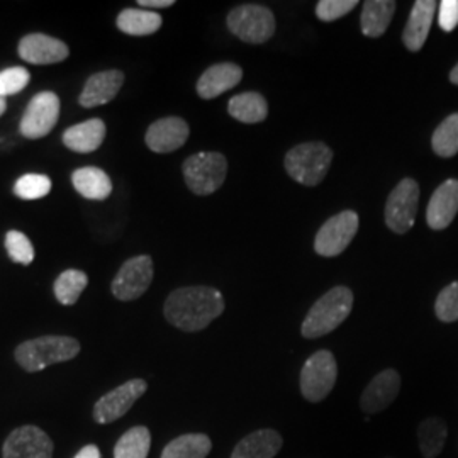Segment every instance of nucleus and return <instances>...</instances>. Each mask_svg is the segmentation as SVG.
<instances>
[{"label": "nucleus", "instance_id": "nucleus-1", "mask_svg": "<svg viewBox=\"0 0 458 458\" xmlns=\"http://www.w3.org/2000/svg\"><path fill=\"white\" fill-rule=\"evenodd\" d=\"M165 318L182 331H200L225 312V299L213 287H182L168 295Z\"/></svg>", "mask_w": 458, "mask_h": 458}, {"label": "nucleus", "instance_id": "nucleus-2", "mask_svg": "<svg viewBox=\"0 0 458 458\" xmlns=\"http://www.w3.org/2000/svg\"><path fill=\"white\" fill-rule=\"evenodd\" d=\"M352 310L353 293L348 287H335L314 302L302 323L301 333L308 340L321 338L340 327Z\"/></svg>", "mask_w": 458, "mask_h": 458}, {"label": "nucleus", "instance_id": "nucleus-3", "mask_svg": "<svg viewBox=\"0 0 458 458\" xmlns=\"http://www.w3.org/2000/svg\"><path fill=\"white\" fill-rule=\"evenodd\" d=\"M81 344L70 336H43L19 344L16 360L28 372L45 370L49 365L72 360L79 355Z\"/></svg>", "mask_w": 458, "mask_h": 458}, {"label": "nucleus", "instance_id": "nucleus-4", "mask_svg": "<svg viewBox=\"0 0 458 458\" xmlns=\"http://www.w3.org/2000/svg\"><path fill=\"white\" fill-rule=\"evenodd\" d=\"M333 160V151L325 143H302L293 148L285 157V170L295 182L314 187L325 181L329 165Z\"/></svg>", "mask_w": 458, "mask_h": 458}, {"label": "nucleus", "instance_id": "nucleus-5", "mask_svg": "<svg viewBox=\"0 0 458 458\" xmlns=\"http://www.w3.org/2000/svg\"><path fill=\"white\" fill-rule=\"evenodd\" d=\"M183 179L197 196H211L226 181L228 162L221 153H197L183 162Z\"/></svg>", "mask_w": 458, "mask_h": 458}, {"label": "nucleus", "instance_id": "nucleus-6", "mask_svg": "<svg viewBox=\"0 0 458 458\" xmlns=\"http://www.w3.org/2000/svg\"><path fill=\"white\" fill-rule=\"evenodd\" d=\"M228 28L238 39L250 45H260L276 33V17L268 7L246 4L229 13Z\"/></svg>", "mask_w": 458, "mask_h": 458}, {"label": "nucleus", "instance_id": "nucleus-7", "mask_svg": "<svg viewBox=\"0 0 458 458\" xmlns=\"http://www.w3.org/2000/svg\"><path fill=\"white\" fill-rule=\"evenodd\" d=\"M338 377L336 359L331 352L319 350L311 355L301 370V393L310 403H321L333 391Z\"/></svg>", "mask_w": 458, "mask_h": 458}, {"label": "nucleus", "instance_id": "nucleus-8", "mask_svg": "<svg viewBox=\"0 0 458 458\" xmlns=\"http://www.w3.org/2000/svg\"><path fill=\"white\" fill-rule=\"evenodd\" d=\"M420 206V185L412 179H404L395 185L386 202V225L387 228L404 234L416 221Z\"/></svg>", "mask_w": 458, "mask_h": 458}, {"label": "nucleus", "instance_id": "nucleus-9", "mask_svg": "<svg viewBox=\"0 0 458 458\" xmlns=\"http://www.w3.org/2000/svg\"><path fill=\"white\" fill-rule=\"evenodd\" d=\"M359 231V214L355 211H344L333 216L318 231L314 238V250L321 257L342 255Z\"/></svg>", "mask_w": 458, "mask_h": 458}, {"label": "nucleus", "instance_id": "nucleus-10", "mask_svg": "<svg viewBox=\"0 0 458 458\" xmlns=\"http://www.w3.org/2000/svg\"><path fill=\"white\" fill-rule=\"evenodd\" d=\"M60 98L53 92H41L34 96L21 119V134L38 140L47 136L58 123Z\"/></svg>", "mask_w": 458, "mask_h": 458}, {"label": "nucleus", "instance_id": "nucleus-11", "mask_svg": "<svg viewBox=\"0 0 458 458\" xmlns=\"http://www.w3.org/2000/svg\"><path fill=\"white\" fill-rule=\"evenodd\" d=\"M148 384L143 378H132L114 391L102 395L94 408V420L100 425H109L123 418L132 404L147 393Z\"/></svg>", "mask_w": 458, "mask_h": 458}, {"label": "nucleus", "instance_id": "nucleus-12", "mask_svg": "<svg viewBox=\"0 0 458 458\" xmlns=\"http://www.w3.org/2000/svg\"><path fill=\"white\" fill-rule=\"evenodd\" d=\"M153 280V260L148 255L124 263L113 280V294L119 301H134L145 294Z\"/></svg>", "mask_w": 458, "mask_h": 458}, {"label": "nucleus", "instance_id": "nucleus-13", "mask_svg": "<svg viewBox=\"0 0 458 458\" xmlns=\"http://www.w3.org/2000/svg\"><path fill=\"white\" fill-rule=\"evenodd\" d=\"M2 454L4 458H51L53 442L43 429L22 426L9 435Z\"/></svg>", "mask_w": 458, "mask_h": 458}, {"label": "nucleus", "instance_id": "nucleus-14", "mask_svg": "<svg viewBox=\"0 0 458 458\" xmlns=\"http://www.w3.org/2000/svg\"><path fill=\"white\" fill-rule=\"evenodd\" d=\"M70 49L64 41L47 34H28L19 43V56L33 65H53L68 58Z\"/></svg>", "mask_w": 458, "mask_h": 458}, {"label": "nucleus", "instance_id": "nucleus-15", "mask_svg": "<svg viewBox=\"0 0 458 458\" xmlns=\"http://www.w3.org/2000/svg\"><path fill=\"white\" fill-rule=\"evenodd\" d=\"M401 391V376L387 369L377 374L361 394L360 408L367 416L387 410Z\"/></svg>", "mask_w": 458, "mask_h": 458}, {"label": "nucleus", "instance_id": "nucleus-16", "mask_svg": "<svg viewBox=\"0 0 458 458\" xmlns=\"http://www.w3.org/2000/svg\"><path fill=\"white\" fill-rule=\"evenodd\" d=\"M189 124L181 117H164L155 121L147 131V145L155 153H172L189 140Z\"/></svg>", "mask_w": 458, "mask_h": 458}, {"label": "nucleus", "instance_id": "nucleus-17", "mask_svg": "<svg viewBox=\"0 0 458 458\" xmlns=\"http://www.w3.org/2000/svg\"><path fill=\"white\" fill-rule=\"evenodd\" d=\"M458 213V181L450 179L433 192L426 209V221L431 229L448 228Z\"/></svg>", "mask_w": 458, "mask_h": 458}, {"label": "nucleus", "instance_id": "nucleus-18", "mask_svg": "<svg viewBox=\"0 0 458 458\" xmlns=\"http://www.w3.org/2000/svg\"><path fill=\"white\" fill-rule=\"evenodd\" d=\"M243 79L242 66L234 64H217L209 66L197 82V94L199 98L211 100L219 98L221 94L228 92L236 87Z\"/></svg>", "mask_w": 458, "mask_h": 458}, {"label": "nucleus", "instance_id": "nucleus-19", "mask_svg": "<svg viewBox=\"0 0 458 458\" xmlns=\"http://www.w3.org/2000/svg\"><path fill=\"white\" fill-rule=\"evenodd\" d=\"M123 83H124V73L119 70H107V72L92 75L83 87L81 106L90 109V107H98L111 102L121 90Z\"/></svg>", "mask_w": 458, "mask_h": 458}, {"label": "nucleus", "instance_id": "nucleus-20", "mask_svg": "<svg viewBox=\"0 0 458 458\" xmlns=\"http://www.w3.org/2000/svg\"><path fill=\"white\" fill-rule=\"evenodd\" d=\"M435 13H437V2H433V0L414 2L408 24H406L404 33H403L404 47L410 51L416 53V51H420L425 47L428 34L431 30V24H433V19H435Z\"/></svg>", "mask_w": 458, "mask_h": 458}, {"label": "nucleus", "instance_id": "nucleus-21", "mask_svg": "<svg viewBox=\"0 0 458 458\" xmlns=\"http://www.w3.org/2000/svg\"><path fill=\"white\" fill-rule=\"evenodd\" d=\"M284 445L276 429H257L238 443L231 458H274Z\"/></svg>", "mask_w": 458, "mask_h": 458}, {"label": "nucleus", "instance_id": "nucleus-22", "mask_svg": "<svg viewBox=\"0 0 458 458\" xmlns=\"http://www.w3.org/2000/svg\"><path fill=\"white\" fill-rule=\"evenodd\" d=\"M106 138V124L102 119H89L77 126H72L64 134L66 148L77 153L96 151Z\"/></svg>", "mask_w": 458, "mask_h": 458}, {"label": "nucleus", "instance_id": "nucleus-23", "mask_svg": "<svg viewBox=\"0 0 458 458\" xmlns=\"http://www.w3.org/2000/svg\"><path fill=\"white\" fill-rule=\"evenodd\" d=\"M72 182L77 192L85 199L104 200L113 192V182L109 175L98 166H83L75 170L72 175Z\"/></svg>", "mask_w": 458, "mask_h": 458}, {"label": "nucleus", "instance_id": "nucleus-24", "mask_svg": "<svg viewBox=\"0 0 458 458\" xmlns=\"http://www.w3.org/2000/svg\"><path fill=\"white\" fill-rule=\"evenodd\" d=\"M395 13L393 0H369L361 11V33L367 38H380L387 31Z\"/></svg>", "mask_w": 458, "mask_h": 458}, {"label": "nucleus", "instance_id": "nucleus-25", "mask_svg": "<svg viewBox=\"0 0 458 458\" xmlns=\"http://www.w3.org/2000/svg\"><path fill=\"white\" fill-rule=\"evenodd\" d=\"M229 115L245 124L262 123L268 115V104L259 92H243L229 100Z\"/></svg>", "mask_w": 458, "mask_h": 458}, {"label": "nucleus", "instance_id": "nucleus-26", "mask_svg": "<svg viewBox=\"0 0 458 458\" xmlns=\"http://www.w3.org/2000/svg\"><path fill=\"white\" fill-rule=\"evenodd\" d=\"M164 24L160 14L145 9H124L117 16V28L130 36H148L157 33Z\"/></svg>", "mask_w": 458, "mask_h": 458}, {"label": "nucleus", "instance_id": "nucleus-27", "mask_svg": "<svg viewBox=\"0 0 458 458\" xmlns=\"http://www.w3.org/2000/svg\"><path fill=\"white\" fill-rule=\"evenodd\" d=\"M213 442L208 435H182L165 446L162 458H206L211 454Z\"/></svg>", "mask_w": 458, "mask_h": 458}, {"label": "nucleus", "instance_id": "nucleus-28", "mask_svg": "<svg viewBox=\"0 0 458 458\" xmlns=\"http://www.w3.org/2000/svg\"><path fill=\"white\" fill-rule=\"evenodd\" d=\"M448 428L442 418H428L418 428L420 450L425 458L438 457L446 442Z\"/></svg>", "mask_w": 458, "mask_h": 458}, {"label": "nucleus", "instance_id": "nucleus-29", "mask_svg": "<svg viewBox=\"0 0 458 458\" xmlns=\"http://www.w3.org/2000/svg\"><path fill=\"white\" fill-rule=\"evenodd\" d=\"M151 446V435L145 426L128 429L115 443L114 458H147Z\"/></svg>", "mask_w": 458, "mask_h": 458}, {"label": "nucleus", "instance_id": "nucleus-30", "mask_svg": "<svg viewBox=\"0 0 458 458\" xmlns=\"http://www.w3.org/2000/svg\"><path fill=\"white\" fill-rule=\"evenodd\" d=\"M433 151L442 158H452L458 153V114L448 115L433 132Z\"/></svg>", "mask_w": 458, "mask_h": 458}, {"label": "nucleus", "instance_id": "nucleus-31", "mask_svg": "<svg viewBox=\"0 0 458 458\" xmlns=\"http://www.w3.org/2000/svg\"><path fill=\"white\" fill-rule=\"evenodd\" d=\"M87 284L89 278L81 270H66L55 282V295L64 306H72L79 301Z\"/></svg>", "mask_w": 458, "mask_h": 458}, {"label": "nucleus", "instance_id": "nucleus-32", "mask_svg": "<svg viewBox=\"0 0 458 458\" xmlns=\"http://www.w3.org/2000/svg\"><path fill=\"white\" fill-rule=\"evenodd\" d=\"M49 191H51V181L49 177L41 174H28L21 177L14 185V194L26 200L48 196Z\"/></svg>", "mask_w": 458, "mask_h": 458}, {"label": "nucleus", "instance_id": "nucleus-33", "mask_svg": "<svg viewBox=\"0 0 458 458\" xmlns=\"http://www.w3.org/2000/svg\"><path fill=\"white\" fill-rule=\"evenodd\" d=\"M437 318L443 323L458 321V280L446 285L435 302Z\"/></svg>", "mask_w": 458, "mask_h": 458}, {"label": "nucleus", "instance_id": "nucleus-34", "mask_svg": "<svg viewBox=\"0 0 458 458\" xmlns=\"http://www.w3.org/2000/svg\"><path fill=\"white\" fill-rule=\"evenodd\" d=\"M5 248L9 257L21 265H30L34 260L33 243L19 231H9L5 236Z\"/></svg>", "mask_w": 458, "mask_h": 458}, {"label": "nucleus", "instance_id": "nucleus-35", "mask_svg": "<svg viewBox=\"0 0 458 458\" xmlns=\"http://www.w3.org/2000/svg\"><path fill=\"white\" fill-rule=\"evenodd\" d=\"M30 83V72L22 66H13L0 72V98L19 94Z\"/></svg>", "mask_w": 458, "mask_h": 458}, {"label": "nucleus", "instance_id": "nucleus-36", "mask_svg": "<svg viewBox=\"0 0 458 458\" xmlns=\"http://www.w3.org/2000/svg\"><path fill=\"white\" fill-rule=\"evenodd\" d=\"M357 5V0H321L316 5V16L323 22H333L352 13Z\"/></svg>", "mask_w": 458, "mask_h": 458}, {"label": "nucleus", "instance_id": "nucleus-37", "mask_svg": "<svg viewBox=\"0 0 458 458\" xmlns=\"http://www.w3.org/2000/svg\"><path fill=\"white\" fill-rule=\"evenodd\" d=\"M438 9V24L442 31L452 33L458 26V0H443Z\"/></svg>", "mask_w": 458, "mask_h": 458}, {"label": "nucleus", "instance_id": "nucleus-38", "mask_svg": "<svg viewBox=\"0 0 458 458\" xmlns=\"http://www.w3.org/2000/svg\"><path fill=\"white\" fill-rule=\"evenodd\" d=\"M138 5H140V7L165 9V7H172V5H174V0H140Z\"/></svg>", "mask_w": 458, "mask_h": 458}, {"label": "nucleus", "instance_id": "nucleus-39", "mask_svg": "<svg viewBox=\"0 0 458 458\" xmlns=\"http://www.w3.org/2000/svg\"><path fill=\"white\" fill-rule=\"evenodd\" d=\"M75 458H100V452L96 445H87L75 455Z\"/></svg>", "mask_w": 458, "mask_h": 458}, {"label": "nucleus", "instance_id": "nucleus-40", "mask_svg": "<svg viewBox=\"0 0 458 458\" xmlns=\"http://www.w3.org/2000/svg\"><path fill=\"white\" fill-rule=\"evenodd\" d=\"M450 82L458 85V64L455 65V68L450 72Z\"/></svg>", "mask_w": 458, "mask_h": 458}, {"label": "nucleus", "instance_id": "nucleus-41", "mask_svg": "<svg viewBox=\"0 0 458 458\" xmlns=\"http://www.w3.org/2000/svg\"><path fill=\"white\" fill-rule=\"evenodd\" d=\"M5 109H7V102H5V98H0V115L5 113Z\"/></svg>", "mask_w": 458, "mask_h": 458}, {"label": "nucleus", "instance_id": "nucleus-42", "mask_svg": "<svg viewBox=\"0 0 458 458\" xmlns=\"http://www.w3.org/2000/svg\"><path fill=\"white\" fill-rule=\"evenodd\" d=\"M387 458H391V457H387Z\"/></svg>", "mask_w": 458, "mask_h": 458}]
</instances>
